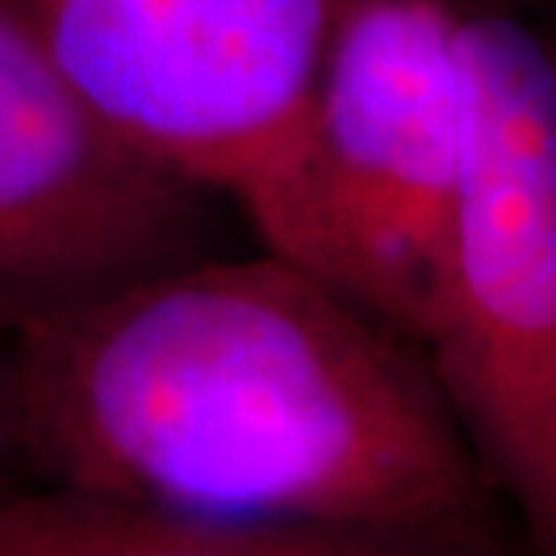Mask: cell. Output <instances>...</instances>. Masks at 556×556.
<instances>
[{"label":"cell","instance_id":"cell-1","mask_svg":"<svg viewBox=\"0 0 556 556\" xmlns=\"http://www.w3.org/2000/svg\"><path fill=\"white\" fill-rule=\"evenodd\" d=\"M29 484L188 514L503 542L416 343L275 253L199 257L4 337Z\"/></svg>","mask_w":556,"mask_h":556},{"label":"cell","instance_id":"cell-2","mask_svg":"<svg viewBox=\"0 0 556 556\" xmlns=\"http://www.w3.org/2000/svg\"><path fill=\"white\" fill-rule=\"evenodd\" d=\"M470 152L419 351L528 556H556V59L463 15Z\"/></svg>","mask_w":556,"mask_h":556},{"label":"cell","instance_id":"cell-3","mask_svg":"<svg viewBox=\"0 0 556 556\" xmlns=\"http://www.w3.org/2000/svg\"><path fill=\"white\" fill-rule=\"evenodd\" d=\"M348 0H18L113 135L315 275L311 124Z\"/></svg>","mask_w":556,"mask_h":556},{"label":"cell","instance_id":"cell-4","mask_svg":"<svg viewBox=\"0 0 556 556\" xmlns=\"http://www.w3.org/2000/svg\"><path fill=\"white\" fill-rule=\"evenodd\" d=\"M470 152L463 11L348 0L315 94V278L422 340Z\"/></svg>","mask_w":556,"mask_h":556},{"label":"cell","instance_id":"cell-5","mask_svg":"<svg viewBox=\"0 0 556 556\" xmlns=\"http://www.w3.org/2000/svg\"><path fill=\"white\" fill-rule=\"evenodd\" d=\"M225 203L130 152L0 0V337L220 250Z\"/></svg>","mask_w":556,"mask_h":556},{"label":"cell","instance_id":"cell-6","mask_svg":"<svg viewBox=\"0 0 556 556\" xmlns=\"http://www.w3.org/2000/svg\"><path fill=\"white\" fill-rule=\"evenodd\" d=\"M0 556H509L506 542L278 525L29 484L0 498Z\"/></svg>","mask_w":556,"mask_h":556},{"label":"cell","instance_id":"cell-7","mask_svg":"<svg viewBox=\"0 0 556 556\" xmlns=\"http://www.w3.org/2000/svg\"><path fill=\"white\" fill-rule=\"evenodd\" d=\"M18 488H29V481L18 470V459L11 452V438H8V416H4V337H0V498L18 492Z\"/></svg>","mask_w":556,"mask_h":556}]
</instances>
